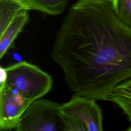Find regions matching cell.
<instances>
[{
	"label": "cell",
	"instance_id": "obj_11",
	"mask_svg": "<svg viewBox=\"0 0 131 131\" xmlns=\"http://www.w3.org/2000/svg\"><path fill=\"white\" fill-rule=\"evenodd\" d=\"M61 119L64 131H86L84 125L75 118L62 112Z\"/></svg>",
	"mask_w": 131,
	"mask_h": 131
},
{
	"label": "cell",
	"instance_id": "obj_5",
	"mask_svg": "<svg viewBox=\"0 0 131 131\" xmlns=\"http://www.w3.org/2000/svg\"><path fill=\"white\" fill-rule=\"evenodd\" d=\"M0 130L15 129L26 109L32 103L1 81Z\"/></svg>",
	"mask_w": 131,
	"mask_h": 131
},
{
	"label": "cell",
	"instance_id": "obj_8",
	"mask_svg": "<svg viewBox=\"0 0 131 131\" xmlns=\"http://www.w3.org/2000/svg\"><path fill=\"white\" fill-rule=\"evenodd\" d=\"M107 100L121 108L131 122V78L116 86Z\"/></svg>",
	"mask_w": 131,
	"mask_h": 131
},
{
	"label": "cell",
	"instance_id": "obj_10",
	"mask_svg": "<svg viewBox=\"0 0 131 131\" xmlns=\"http://www.w3.org/2000/svg\"><path fill=\"white\" fill-rule=\"evenodd\" d=\"M112 4L117 17L131 28V0H112Z\"/></svg>",
	"mask_w": 131,
	"mask_h": 131
},
{
	"label": "cell",
	"instance_id": "obj_4",
	"mask_svg": "<svg viewBox=\"0 0 131 131\" xmlns=\"http://www.w3.org/2000/svg\"><path fill=\"white\" fill-rule=\"evenodd\" d=\"M96 101L74 94L68 102L61 104L60 110L80 121L87 131H102V111Z\"/></svg>",
	"mask_w": 131,
	"mask_h": 131
},
{
	"label": "cell",
	"instance_id": "obj_1",
	"mask_svg": "<svg viewBox=\"0 0 131 131\" xmlns=\"http://www.w3.org/2000/svg\"><path fill=\"white\" fill-rule=\"evenodd\" d=\"M51 57L74 94L107 100L131 78V28L117 17L112 0H78L57 31Z\"/></svg>",
	"mask_w": 131,
	"mask_h": 131
},
{
	"label": "cell",
	"instance_id": "obj_9",
	"mask_svg": "<svg viewBox=\"0 0 131 131\" xmlns=\"http://www.w3.org/2000/svg\"><path fill=\"white\" fill-rule=\"evenodd\" d=\"M30 10H36L48 15L62 13L71 0H25Z\"/></svg>",
	"mask_w": 131,
	"mask_h": 131
},
{
	"label": "cell",
	"instance_id": "obj_6",
	"mask_svg": "<svg viewBox=\"0 0 131 131\" xmlns=\"http://www.w3.org/2000/svg\"><path fill=\"white\" fill-rule=\"evenodd\" d=\"M29 11L28 10H24L20 11L3 33L0 34L1 59L6 54L27 23L29 17Z\"/></svg>",
	"mask_w": 131,
	"mask_h": 131
},
{
	"label": "cell",
	"instance_id": "obj_2",
	"mask_svg": "<svg viewBox=\"0 0 131 131\" xmlns=\"http://www.w3.org/2000/svg\"><path fill=\"white\" fill-rule=\"evenodd\" d=\"M1 80L12 90L32 102L41 98L51 89V76L38 67L23 61L3 69Z\"/></svg>",
	"mask_w": 131,
	"mask_h": 131
},
{
	"label": "cell",
	"instance_id": "obj_3",
	"mask_svg": "<svg viewBox=\"0 0 131 131\" xmlns=\"http://www.w3.org/2000/svg\"><path fill=\"white\" fill-rule=\"evenodd\" d=\"M58 103L38 99L28 106L15 128L16 131H64Z\"/></svg>",
	"mask_w": 131,
	"mask_h": 131
},
{
	"label": "cell",
	"instance_id": "obj_7",
	"mask_svg": "<svg viewBox=\"0 0 131 131\" xmlns=\"http://www.w3.org/2000/svg\"><path fill=\"white\" fill-rule=\"evenodd\" d=\"M24 10H30L25 0H0V34Z\"/></svg>",
	"mask_w": 131,
	"mask_h": 131
},
{
	"label": "cell",
	"instance_id": "obj_12",
	"mask_svg": "<svg viewBox=\"0 0 131 131\" xmlns=\"http://www.w3.org/2000/svg\"><path fill=\"white\" fill-rule=\"evenodd\" d=\"M127 130H128V131H131V125L127 129Z\"/></svg>",
	"mask_w": 131,
	"mask_h": 131
}]
</instances>
